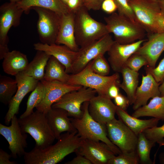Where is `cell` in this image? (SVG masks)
Listing matches in <instances>:
<instances>
[{
  "label": "cell",
  "instance_id": "29",
  "mask_svg": "<svg viewBox=\"0 0 164 164\" xmlns=\"http://www.w3.org/2000/svg\"><path fill=\"white\" fill-rule=\"evenodd\" d=\"M122 75V83L118 86L123 90L127 95L130 105L133 104L135 99L136 91L138 83L139 73L125 67L120 72Z\"/></svg>",
  "mask_w": 164,
  "mask_h": 164
},
{
  "label": "cell",
  "instance_id": "17",
  "mask_svg": "<svg viewBox=\"0 0 164 164\" xmlns=\"http://www.w3.org/2000/svg\"><path fill=\"white\" fill-rule=\"evenodd\" d=\"M145 40L143 39L126 44L120 43L114 41L107 52L108 61L113 71L116 73H120L125 67L128 59Z\"/></svg>",
  "mask_w": 164,
  "mask_h": 164
},
{
  "label": "cell",
  "instance_id": "3",
  "mask_svg": "<svg viewBox=\"0 0 164 164\" xmlns=\"http://www.w3.org/2000/svg\"><path fill=\"white\" fill-rule=\"evenodd\" d=\"M89 101L85 102L82 107L83 114L80 118H71L72 122L82 139H89L101 141L106 144L114 154L118 155L121 152L109 138L106 125L94 120L88 111Z\"/></svg>",
  "mask_w": 164,
  "mask_h": 164
},
{
  "label": "cell",
  "instance_id": "30",
  "mask_svg": "<svg viewBox=\"0 0 164 164\" xmlns=\"http://www.w3.org/2000/svg\"><path fill=\"white\" fill-rule=\"evenodd\" d=\"M70 75L66 72L65 66L55 57L51 56L45 67L44 80L67 83Z\"/></svg>",
  "mask_w": 164,
  "mask_h": 164
},
{
  "label": "cell",
  "instance_id": "46",
  "mask_svg": "<svg viewBox=\"0 0 164 164\" xmlns=\"http://www.w3.org/2000/svg\"><path fill=\"white\" fill-rule=\"evenodd\" d=\"M120 83L114 84L109 87L108 91L107 96L111 99H114L120 93L118 86Z\"/></svg>",
  "mask_w": 164,
  "mask_h": 164
},
{
  "label": "cell",
  "instance_id": "11",
  "mask_svg": "<svg viewBox=\"0 0 164 164\" xmlns=\"http://www.w3.org/2000/svg\"><path fill=\"white\" fill-rule=\"evenodd\" d=\"M97 93L93 89L82 87L79 90L66 93L54 103L52 108L63 109L68 112L69 117L80 118L83 114L81 107L83 103L89 101Z\"/></svg>",
  "mask_w": 164,
  "mask_h": 164
},
{
  "label": "cell",
  "instance_id": "34",
  "mask_svg": "<svg viewBox=\"0 0 164 164\" xmlns=\"http://www.w3.org/2000/svg\"><path fill=\"white\" fill-rule=\"evenodd\" d=\"M139 163V158L135 150L121 152L111 159L108 164H138Z\"/></svg>",
  "mask_w": 164,
  "mask_h": 164
},
{
  "label": "cell",
  "instance_id": "2",
  "mask_svg": "<svg viewBox=\"0 0 164 164\" xmlns=\"http://www.w3.org/2000/svg\"><path fill=\"white\" fill-rule=\"evenodd\" d=\"M83 6L74 13L76 41L80 47L84 46L109 34L106 24L93 19Z\"/></svg>",
  "mask_w": 164,
  "mask_h": 164
},
{
  "label": "cell",
  "instance_id": "22",
  "mask_svg": "<svg viewBox=\"0 0 164 164\" xmlns=\"http://www.w3.org/2000/svg\"><path fill=\"white\" fill-rule=\"evenodd\" d=\"M159 84L151 74L146 73L145 76L143 75L141 85L138 87L136 91L133 109L135 111L146 104L150 98L160 96Z\"/></svg>",
  "mask_w": 164,
  "mask_h": 164
},
{
  "label": "cell",
  "instance_id": "51",
  "mask_svg": "<svg viewBox=\"0 0 164 164\" xmlns=\"http://www.w3.org/2000/svg\"><path fill=\"white\" fill-rule=\"evenodd\" d=\"M61 1L64 3L66 5L69 0H61Z\"/></svg>",
  "mask_w": 164,
  "mask_h": 164
},
{
  "label": "cell",
  "instance_id": "19",
  "mask_svg": "<svg viewBox=\"0 0 164 164\" xmlns=\"http://www.w3.org/2000/svg\"><path fill=\"white\" fill-rule=\"evenodd\" d=\"M148 35L147 40L142 43L135 53L143 56L147 60L149 67L154 68L164 51V31L148 33Z\"/></svg>",
  "mask_w": 164,
  "mask_h": 164
},
{
  "label": "cell",
  "instance_id": "38",
  "mask_svg": "<svg viewBox=\"0 0 164 164\" xmlns=\"http://www.w3.org/2000/svg\"><path fill=\"white\" fill-rule=\"evenodd\" d=\"M114 1L117 5L119 14L125 16L133 21H136L133 10L127 0Z\"/></svg>",
  "mask_w": 164,
  "mask_h": 164
},
{
  "label": "cell",
  "instance_id": "23",
  "mask_svg": "<svg viewBox=\"0 0 164 164\" xmlns=\"http://www.w3.org/2000/svg\"><path fill=\"white\" fill-rule=\"evenodd\" d=\"M74 17V13L71 12L62 15L56 43L65 45L72 50L77 51L79 47L75 39Z\"/></svg>",
  "mask_w": 164,
  "mask_h": 164
},
{
  "label": "cell",
  "instance_id": "36",
  "mask_svg": "<svg viewBox=\"0 0 164 164\" xmlns=\"http://www.w3.org/2000/svg\"><path fill=\"white\" fill-rule=\"evenodd\" d=\"M148 65V62L142 56L135 53L132 55L127 60L125 67L136 72H138L143 66Z\"/></svg>",
  "mask_w": 164,
  "mask_h": 164
},
{
  "label": "cell",
  "instance_id": "12",
  "mask_svg": "<svg viewBox=\"0 0 164 164\" xmlns=\"http://www.w3.org/2000/svg\"><path fill=\"white\" fill-rule=\"evenodd\" d=\"M106 126L109 138L121 152L136 150L138 136L121 120L115 118Z\"/></svg>",
  "mask_w": 164,
  "mask_h": 164
},
{
  "label": "cell",
  "instance_id": "48",
  "mask_svg": "<svg viewBox=\"0 0 164 164\" xmlns=\"http://www.w3.org/2000/svg\"><path fill=\"white\" fill-rule=\"evenodd\" d=\"M159 90L161 96H164V80L162 84L159 87Z\"/></svg>",
  "mask_w": 164,
  "mask_h": 164
},
{
  "label": "cell",
  "instance_id": "6",
  "mask_svg": "<svg viewBox=\"0 0 164 164\" xmlns=\"http://www.w3.org/2000/svg\"><path fill=\"white\" fill-rule=\"evenodd\" d=\"M18 121L22 132L29 134L35 140L36 148H44L56 139L43 112L36 110L26 117L18 118Z\"/></svg>",
  "mask_w": 164,
  "mask_h": 164
},
{
  "label": "cell",
  "instance_id": "4",
  "mask_svg": "<svg viewBox=\"0 0 164 164\" xmlns=\"http://www.w3.org/2000/svg\"><path fill=\"white\" fill-rule=\"evenodd\" d=\"M136 21L148 33L164 31V13L158 2L152 0H130Z\"/></svg>",
  "mask_w": 164,
  "mask_h": 164
},
{
  "label": "cell",
  "instance_id": "21",
  "mask_svg": "<svg viewBox=\"0 0 164 164\" xmlns=\"http://www.w3.org/2000/svg\"><path fill=\"white\" fill-rule=\"evenodd\" d=\"M49 124L56 139L64 132L77 131L69 117L68 112L59 108H52L46 114Z\"/></svg>",
  "mask_w": 164,
  "mask_h": 164
},
{
  "label": "cell",
  "instance_id": "14",
  "mask_svg": "<svg viewBox=\"0 0 164 164\" xmlns=\"http://www.w3.org/2000/svg\"><path fill=\"white\" fill-rule=\"evenodd\" d=\"M15 76L18 89L8 105V110L4 118L7 125H9L12 118L19 113L20 105L24 97L35 88L39 81L22 72Z\"/></svg>",
  "mask_w": 164,
  "mask_h": 164
},
{
  "label": "cell",
  "instance_id": "18",
  "mask_svg": "<svg viewBox=\"0 0 164 164\" xmlns=\"http://www.w3.org/2000/svg\"><path fill=\"white\" fill-rule=\"evenodd\" d=\"M106 95L98 94L89 101L88 111L97 121L106 125L115 118L117 106Z\"/></svg>",
  "mask_w": 164,
  "mask_h": 164
},
{
  "label": "cell",
  "instance_id": "8",
  "mask_svg": "<svg viewBox=\"0 0 164 164\" xmlns=\"http://www.w3.org/2000/svg\"><path fill=\"white\" fill-rule=\"evenodd\" d=\"M24 11L17 3L10 2L2 4L0 7V59H3L9 51L8 44V33L12 27H16L20 23Z\"/></svg>",
  "mask_w": 164,
  "mask_h": 164
},
{
  "label": "cell",
  "instance_id": "35",
  "mask_svg": "<svg viewBox=\"0 0 164 164\" xmlns=\"http://www.w3.org/2000/svg\"><path fill=\"white\" fill-rule=\"evenodd\" d=\"M92 70L96 73L103 76L110 73V67L104 55H100L90 62Z\"/></svg>",
  "mask_w": 164,
  "mask_h": 164
},
{
  "label": "cell",
  "instance_id": "33",
  "mask_svg": "<svg viewBox=\"0 0 164 164\" xmlns=\"http://www.w3.org/2000/svg\"><path fill=\"white\" fill-rule=\"evenodd\" d=\"M46 92L44 85L40 81H39L35 88L29 95L27 102L26 109L20 116L23 118L30 114L43 99Z\"/></svg>",
  "mask_w": 164,
  "mask_h": 164
},
{
  "label": "cell",
  "instance_id": "31",
  "mask_svg": "<svg viewBox=\"0 0 164 164\" xmlns=\"http://www.w3.org/2000/svg\"><path fill=\"white\" fill-rule=\"evenodd\" d=\"M18 89L15 79L5 76H0V101L9 105Z\"/></svg>",
  "mask_w": 164,
  "mask_h": 164
},
{
  "label": "cell",
  "instance_id": "41",
  "mask_svg": "<svg viewBox=\"0 0 164 164\" xmlns=\"http://www.w3.org/2000/svg\"><path fill=\"white\" fill-rule=\"evenodd\" d=\"M101 8L105 13L111 14L115 12L117 8L114 0H104Z\"/></svg>",
  "mask_w": 164,
  "mask_h": 164
},
{
  "label": "cell",
  "instance_id": "37",
  "mask_svg": "<svg viewBox=\"0 0 164 164\" xmlns=\"http://www.w3.org/2000/svg\"><path fill=\"white\" fill-rule=\"evenodd\" d=\"M143 132L147 139L155 143L157 142L164 137V124L160 127L156 126L147 128Z\"/></svg>",
  "mask_w": 164,
  "mask_h": 164
},
{
  "label": "cell",
  "instance_id": "24",
  "mask_svg": "<svg viewBox=\"0 0 164 164\" xmlns=\"http://www.w3.org/2000/svg\"><path fill=\"white\" fill-rule=\"evenodd\" d=\"M29 63L26 55L19 51L13 50L9 51L5 55L2 62V68L5 73L15 76L23 71Z\"/></svg>",
  "mask_w": 164,
  "mask_h": 164
},
{
  "label": "cell",
  "instance_id": "45",
  "mask_svg": "<svg viewBox=\"0 0 164 164\" xmlns=\"http://www.w3.org/2000/svg\"><path fill=\"white\" fill-rule=\"evenodd\" d=\"M65 164H92L90 161L84 156L80 155H77L70 161L65 163Z\"/></svg>",
  "mask_w": 164,
  "mask_h": 164
},
{
  "label": "cell",
  "instance_id": "42",
  "mask_svg": "<svg viewBox=\"0 0 164 164\" xmlns=\"http://www.w3.org/2000/svg\"><path fill=\"white\" fill-rule=\"evenodd\" d=\"M104 0H83V5L88 11L99 10Z\"/></svg>",
  "mask_w": 164,
  "mask_h": 164
},
{
  "label": "cell",
  "instance_id": "27",
  "mask_svg": "<svg viewBox=\"0 0 164 164\" xmlns=\"http://www.w3.org/2000/svg\"><path fill=\"white\" fill-rule=\"evenodd\" d=\"M132 116L136 118L152 117L164 120V96L155 97L148 104L135 110Z\"/></svg>",
  "mask_w": 164,
  "mask_h": 164
},
{
  "label": "cell",
  "instance_id": "50",
  "mask_svg": "<svg viewBox=\"0 0 164 164\" xmlns=\"http://www.w3.org/2000/svg\"><path fill=\"white\" fill-rule=\"evenodd\" d=\"M22 0H10V2H12L17 3L22 1Z\"/></svg>",
  "mask_w": 164,
  "mask_h": 164
},
{
  "label": "cell",
  "instance_id": "28",
  "mask_svg": "<svg viewBox=\"0 0 164 164\" xmlns=\"http://www.w3.org/2000/svg\"><path fill=\"white\" fill-rule=\"evenodd\" d=\"M50 56L43 51L37 50L33 60L22 72L39 81L44 79L45 67Z\"/></svg>",
  "mask_w": 164,
  "mask_h": 164
},
{
  "label": "cell",
  "instance_id": "44",
  "mask_svg": "<svg viewBox=\"0 0 164 164\" xmlns=\"http://www.w3.org/2000/svg\"><path fill=\"white\" fill-rule=\"evenodd\" d=\"M12 157L11 154H9L1 149H0V164H18L16 162L10 160Z\"/></svg>",
  "mask_w": 164,
  "mask_h": 164
},
{
  "label": "cell",
  "instance_id": "25",
  "mask_svg": "<svg viewBox=\"0 0 164 164\" xmlns=\"http://www.w3.org/2000/svg\"><path fill=\"white\" fill-rule=\"evenodd\" d=\"M116 114L119 119L137 136L145 130L157 126L160 120L154 118L148 120L140 119L130 115L126 111L117 106Z\"/></svg>",
  "mask_w": 164,
  "mask_h": 164
},
{
  "label": "cell",
  "instance_id": "5",
  "mask_svg": "<svg viewBox=\"0 0 164 164\" xmlns=\"http://www.w3.org/2000/svg\"><path fill=\"white\" fill-rule=\"evenodd\" d=\"M109 33H112L114 41L126 44L144 39L146 32L137 22L114 12L104 18Z\"/></svg>",
  "mask_w": 164,
  "mask_h": 164
},
{
  "label": "cell",
  "instance_id": "7",
  "mask_svg": "<svg viewBox=\"0 0 164 164\" xmlns=\"http://www.w3.org/2000/svg\"><path fill=\"white\" fill-rule=\"evenodd\" d=\"M119 80L118 73L109 76L96 73L92 70L90 62L79 72L70 74L67 84L90 88L95 90L98 95L107 96L109 87L114 84L120 83Z\"/></svg>",
  "mask_w": 164,
  "mask_h": 164
},
{
  "label": "cell",
  "instance_id": "47",
  "mask_svg": "<svg viewBox=\"0 0 164 164\" xmlns=\"http://www.w3.org/2000/svg\"><path fill=\"white\" fill-rule=\"evenodd\" d=\"M157 143L160 146H164V139H163L162 140L158 142ZM161 158L160 160L161 162L163 163H164V154L161 155Z\"/></svg>",
  "mask_w": 164,
  "mask_h": 164
},
{
  "label": "cell",
  "instance_id": "15",
  "mask_svg": "<svg viewBox=\"0 0 164 164\" xmlns=\"http://www.w3.org/2000/svg\"><path fill=\"white\" fill-rule=\"evenodd\" d=\"M44 85L46 92L41 102L36 108V110L45 114L51 109L52 105L66 93L77 90L82 86L69 84L58 81H40Z\"/></svg>",
  "mask_w": 164,
  "mask_h": 164
},
{
  "label": "cell",
  "instance_id": "52",
  "mask_svg": "<svg viewBox=\"0 0 164 164\" xmlns=\"http://www.w3.org/2000/svg\"><path fill=\"white\" fill-rule=\"evenodd\" d=\"M152 0L153 1H155L157 2H158L160 1H161V0Z\"/></svg>",
  "mask_w": 164,
  "mask_h": 164
},
{
  "label": "cell",
  "instance_id": "20",
  "mask_svg": "<svg viewBox=\"0 0 164 164\" xmlns=\"http://www.w3.org/2000/svg\"><path fill=\"white\" fill-rule=\"evenodd\" d=\"M33 46L37 51H43L55 57L65 66L67 73H71L77 51L72 50L65 45L56 43L49 45L39 42L34 43Z\"/></svg>",
  "mask_w": 164,
  "mask_h": 164
},
{
  "label": "cell",
  "instance_id": "53",
  "mask_svg": "<svg viewBox=\"0 0 164 164\" xmlns=\"http://www.w3.org/2000/svg\"><path fill=\"white\" fill-rule=\"evenodd\" d=\"M127 0L128 1H129V0Z\"/></svg>",
  "mask_w": 164,
  "mask_h": 164
},
{
  "label": "cell",
  "instance_id": "10",
  "mask_svg": "<svg viewBox=\"0 0 164 164\" xmlns=\"http://www.w3.org/2000/svg\"><path fill=\"white\" fill-rule=\"evenodd\" d=\"M114 42L109 33L92 43L80 47L77 51L72 66L71 74H75L81 70L99 55H104Z\"/></svg>",
  "mask_w": 164,
  "mask_h": 164
},
{
  "label": "cell",
  "instance_id": "39",
  "mask_svg": "<svg viewBox=\"0 0 164 164\" xmlns=\"http://www.w3.org/2000/svg\"><path fill=\"white\" fill-rule=\"evenodd\" d=\"M145 70L146 73L151 74L157 83H162L164 80V57L156 67H148Z\"/></svg>",
  "mask_w": 164,
  "mask_h": 164
},
{
  "label": "cell",
  "instance_id": "13",
  "mask_svg": "<svg viewBox=\"0 0 164 164\" xmlns=\"http://www.w3.org/2000/svg\"><path fill=\"white\" fill-rule=\"evenodd\" d=\"M11 123L9 126L0 124V134L8 142L12 158L16 159L23 156L26 152L27 134L22 132L16 115L12 118Z\"/></svg>",
  "mask_w": 164,
  "mask_h": 164
},
{
  "label": "cell",
  "instance_id": "16",
  "mask_svg": "<svg viewBox=\"0 0 164 164\" xmlns=\"http://www.w3.org/2000/svg\"><path fill=\"white\" fill-rule=\"evenodd\" d=\"M76 153L84 156L93 164H108L116 155L104 143L89 139H82Z\"/></svg>",
  "mask_w": 164,
  "mask_h": 164
},
{
  "label": "cell",
  "instance_id": "26",
  "mask_svg": "<svg viewBox=\"0 0 164 164\" xmlns=\"http://www.w3.org/2000/svg\"><path fill=\"white\" fill-rule=\"evenodd\" d=\"M17 4L24 12L33 7L47 9L62 15L70 12L67 6L61 0H22Z\"/></svg>",
  "mask_w": 164,
  "mask_h": 164
},
{
  "label": "cell",
  "instance_id": "1",
  "mask_svg": "<svg viewBox=\"0 0 164 164\" xmlns=\"http://www.w3.org/2000/svg\"><path fill=\"white\" fill-rule=\"evenodd\" d=\"M54 144L43 149L34 147L31 151L26 152L23 158L26 164H55L65 157L76 152L80 147L82 139L77 131L66 132L62 134Z\"/></svg>",
  "mask_w": 164,
  "mask_h": 164
},
{
  "label": "cell",
  "instance_id": "40",
  "mask_svg": "<svg viewBox=\"0 0 164 164\" xmlns=\"http://www.w3.org/2000/svg\"><path fill=\"white\" fill-rule=\"evenodd\" d=\"M114 99L116 106L124 111H126L130 105L128 97L120 93Z\"/></svg>",
  "mask_w": 164,
  "mask_h": 164
},
{
  "label": "cell",
  "instance_id": "32",
  "mask_svg": "<svg viewBox=\"0 0 164 164\" xmlns=\"http://www.w3.org/2000/svg\"><path fill=\"white\" fill-rule=\"evenodd\" d=\"M155 143L147 139L143 132L138 135L136 151L139 163L142 164L152 163L150 158V153Z\"/></svg>",
  "mask_w": 164,
  "mask_h": 164
},
{
  "label": "cell",
  "instance_id": "9",
  "mask_svg": "<svg viewBox=\"0 0 164 164\" xmlns=\"http://www.w3.org/2000/svg\"><path fill=\"white\" fill-rule=\"evenodd\" d=\"M31 9L34 10L38 15L37 27L41 43L49 45L56 43L62 15L41 7H33Z\"/></svg>",
  "mask_w": 164,
  "mask_h": 164
},
{
  "label": "cell",
  "instance_id": "49",
  "mask_svg": "<svg viewBox=\"0 0 164 164\" xmlns=\"http://www.w3.org/2000/svg\"><path fill=\"white\" fill-rule=\"evenodd\" d=\"M158 2L161 10L164 13V0H161Z\"/></svg>",
  "mask_w": 164,
  "mask_h": 164
},
{
  "label": "cell",
  "instance_id": "43",
  "mask_svg": "<svg viewBox=\"0 0 164 164\" xmlns=\"http://www.w3.org/2000/svg\"><path fill=\"white\" fill-rule=\"evenodd\" d=\"M67 6L70 12L75 13L83 5V0H69Z\"/></svg>",
  "mask_w": 164,
  "mask_h": 164
}]
</instances>
